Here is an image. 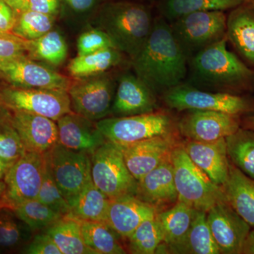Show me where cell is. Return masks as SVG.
I'll return each mask as SVG.
<instances>
[{
  "label": "cell",
  "mask_w": 254,
  "mask_h": 254,
  "mask_svg": "<svg viewBox=\"0 0 254 254\" xmlns=\"http://www.w3.org/2000/svg\"><path fill=\"white\" fill-rule=\"evenodd\" d=\"M131 64L137 77L157 95L182 83L188 71V59L163 16L154 18L149 37Z\"/></svg>",
  "instance_id": "obj_1"
},
{
  "label": "cell",
  "mask_w": 254,
  "mask_h": 254,
  "mask_svg": "<svg viewBox=\"0 0 254 254\" xmlns=\"http://www.w3.org/2000/svg\"><path fill=\"white\" fill-rule=\"evenodd\" d=\"M227 38L188 60V84L212 92L242 95L254 91V70L227 48Z\"/></svg>",
  "instance_id": "obj_2"
},
{
  "label": "cell",
  "mask_w": 254,
  "mask_h": 254,
  "mask_svg": "<svg viewBox=\"0 0 254 254\" xmlns=\"http://www.w3.org/2000/svg\"><path fill=\"white\" fill-rule=\"evenodd\" d=\"M154 18L147 6L120 1L106 5L96 21L117 49L133 59L144 46L153 28Z\"/></svg>",
  "instance_id": "obj_3"
},
{
  "label": "cell",
  "mask_w": 254,
  "mask_h": 254,
  "mask_svg": "<svg viewBox=\"0 0 254 254\" xmlns=\"http://www.w3.org/2000/svg\"><path fill=\"white\" fill-rule=\"evenodd\" d=\"M170 159L179 201L207 213L219 202L225 200L222 187L214 183L190 160L182 143L175 147Z\"/></svg>",
  "instance_id": "obj_4"
},
{
  "label": "cell",
  "mask_w": 254,
  "mask_h": 254,
  "mask_svg": "<svg viewBox=\"0 0 254 254\" xmlns=\"http://www.w3.org/2000/svg\"><path fill=\"white\" fill-rule=\"evenodd\" d=\"M177 122L170 113L158 110L133 116L108 117L96 125L108 141L127 145L153 137L176 134Z\"/></svg>",
  "instance_id": "obj_5"
},
{
  "label": "cell",
  "mask_w": 254,
  "mask_h": 254,
  "mask_svg": "<svg viewBox=\"0 0 254 254\" xmlns=\"http://www.w3.org/2000/svg\"><path fill=\"white\" fill-rule=\"evenodd\" d=\"M91 160L92 181L110 200L136 195L138 181L127 168L121 145L107 141Z\"/></svg>",
  "instance_id": "obj_6"
},
{
  "label": "cell",
  "mask_w": 254,
  "mask_h": 254,
  "mask_svg": "<svg viewBox=\"0 0 254 254\" xmlns=\"http://www.w3.org/2000/svg\"><path fill=\"white\" fill-rule=\"evenodd\" d=\"M223 11H200L184 15L170 23L173 36L187 59L226 38Z\"/></svg>",
  "instance_id": "obj_7"
},
{
  "label": "cell",
  "mask_w": 254,
  "mask_h": 254,
  "mask_svg": "<svg viewBox=\"0 0 254 254\" xmlns=\"http://www.w3.org/2000/svg\"><path fill=\"white\" fill-rule=\"evenodd\" d=\"M165 104L177 111L210 110L242 115L254 111L253 100L231 93L199 89L182 83L162 94Z\"/></svg>",
  "instance_id": "obj_8"
},
{
  "label": "cell",
  "mask_w": 254,
  "mask_h": 254,
  "mask_svg": "<svg viewBox=\"0 0 254 254\" xmlns=\"http://www.w3.org/2000/svg\"><path fill=\"white\" fill-rule=\"evenodd\" d=\"M74 79L67 91L73 113L94 122L110 117L118 85L113 74L107 71Z\"/></svg>",
  "instance_id": "obj_9"
},
{
  "label": "cell",
  "mask_w": 254,
  "mask_h": 254,
  "mask_svg": "<svg viewBox=\"0 0 254 254\" xmlns=\"http://www.w3.org/2000/svg\"><path fill=\"white\" fill-rule=\"evenodd\" d=\"M0 103L11 111L36 114L56 122L72 112L67 91L61 89L18 88L5 83L0 86Z\"/></svg>",
  "instance_id": "obj_10"
},
{
  "label": "cell",
  "mask_w": 254,
  "mask_h": 254,
  "mask_svg": "<svg viewBox=\"0 0 254 254\" xmlns=\"http://www.w3.org/2000/svg\"><path fill=\"white\" fill-rule=\"evenodd\" d=\"M46 155L53 178L69 203L92 180L91 155L59 143Z\"/></svg>",
  "instance_id": "obj_11"
},
{
  "label": "cell",
  "mask_w": 254,
  "mask_h": 254,
  "mask_svg": "<svg viewBox=\"0 0 254 254\" xmlns=\"http://www.w3.org/2000/svg\"><path fill=\"white\" fill-rule=\"evenodd\" d=\"M46 153L26 151L8 170L4 206L9 208L38 196L46 171Z\"/></svg>",
  "instance_id": "obj_12"
},
{
  "label": "cell",
  "mask_w": 254,
  "mask_h": 254,
  "mask_svg": "<svg viewBox=\"0 0 254 254\" xmlns=\"http://www.w3.org/2000/svg\"><path fill=\"white\" fill-rule=\"evenodd\" d=\"M0 79L18 88L68 91L72 80L47 65L28 58H15L0 65Z\"/></svg>",
  "instance_id": "obj_13"
},
{
  "label": "cell",
  "mask_w": 254,
  "mask_h": 254,
  "mask_svg": "<svg viewBox=\"0 0 254 254\" xmlns=\"http://www.w3.org/2000/svg\"><path fill=\"white\" fill-rule=\"evenodd\" d=\"M178 122L179 133L187 140L212 141L225 138L242 125L240 115L210 110H187Z\"/></svg>",
  "instance_id": "obj_14"
},
{
  "label": "cell",
  "mask_w": 254,
  "mask_h": 254,
  "mask_svg": "<svg viewBox=\"0 0 254 254\" xmlns=\"http://www.w3.org/2000/svg\"><path fill=\"white\" fill-rule=\"evenodd\" d=\"M207 220L220 254H242L251 226L226 200L207 212Z\"/></svg>",
  "instance_id": "obj_15"
},
{
  "label": "cell",
  "mask_w": 254,
  "mask_h": 254,
  "mask_svg": "<svg viewBox=\"0 0 254 254\" xmlns=\"http://www.w3.org/2000/svg\"><path fill=\"white\" fill-rule=\"evenodd\" d=\"M180 143L176 133L153 137L121 146L127 168L138 181L170 159L173 150Z\"/></svg>",
  "instance_id": "obj_16"
},
{
  "label": "cell",
  "mask_w": 254,
  "mask_h": 254,
  "mask_svg": "<svg viewBox=\"0 0 254 254\" xmlns=\"http://www.w3.org/2000/svg\"><path fill=\"white\" fill-rule=\"evenodd\" d=\"M158 109L157 95L135 73H125L118 79L110 117H128Z\"/></svg>",
  "instance_id": "obj_17"
},
{
  "label": "cell",
  "mask_w": 254,
  "mask_h": 254,
  "mask_svg": "<svg viewBox=\"0 0 254 254\" xmlns=\"http://www.w3.org/2000/svg\"><path fill=\"white\" fill-rule=\"evenodd\" d=\"M11 112L13 123L26 151L45 154L59 143L58 124L55 120L26 112Z\"/></svg>",
  "instance_id": "obj_18"
},
{
  "label": "cell",
  "mask_w": 254,
  "mask_h": 254,
  "mask_svg": "<svg viewBox=\"0 0 254 254\" xmlns=\"http://www.w3.org/2000/svg\"><path fill=\"white\" fill-rule=\"evenodd\" d=\"M59 143L68 149L89 155L108 141L97 127L96 122L71 112L57 121Z\"/></svg>",
  "instance_id": "obj_19"
},
{
  "label": "cell",
  "mask_w": 254,
  "mask_h": 254,
  "mask_svg": "<svg viewBox=\"0 0 254 254\" xmlns=\"http://www.w3.org/2000/svg\"><path fill=\"white\" fill-rule=\"evenodd\" d=\"M136 196L154 207L158 212L178 201L171 159L160 164L138 180Z\"/></svg>",
  "instance_id": "obj_20"
},
{
  "label": "cell",
  "mask_w": 254,
  "mask_h": 254,
  "mask_svg": "<svg viewBox=\"0 0 254 254\" xmlns=\"http://www.w3.org/2000/svg\"><path fill=\"white\" fill-rule=\"evenodd\" d=\"M190 160L218 186L228 179L230 161L227 155L225 138L212 141L187 140L182 143Z\"/></svg>",
  "instance_id": "obj_21"
},
{
  "label": "cell",
  "mask_w": 254,
  "mask_h": 254,
  "mask_svg": "<svg viewBox=\"0 0 254 254\" xmlns=\"http://www.w3.org/2000/svg\"><path fill=\"white\" fill-rule=\"evenodd\" d=\"M158 213L156 208L136 195H127L110 200L105 222L126 241L142 222Z\"/></svg>",
  "instance_id": "obj_22"
},
{
  "label": "cell",
  "mask_w": 254,
  "mask_h": 254,
  "mask_svg": "<svg viewBox=\"0 0 254 254\" xmlns=\"http://www.w3.org/2000/svg\"><path fill=\"white\" fill-rule=\"evenodd\" d=\"M226 38L245 63L254 66V5L250 1L232 9Z\"/></svg>",
  "instance_id": "obj_23"
},
{
  "label": "cell",
  "mask_w": 254,
  "mask_h": 254,
  "mask_svg": "<svg viewBox=\"0 0 254 254\" xmlns=\"http://www.w3.org/2000/svg\"><path fill=\"white\" fill-rule=\"evenodd\" d=\"M225 200L250 226L254 227V180L230 162V174L222 187Z\"/></svg>",
  "instance_id": "obj_24"
},
{
  "label": "cell",
  "mask_w": 254,
  "mask_h": 254,
  "mask_svg": "<svg viewBox=\"0 0 254 254\" xmlns=\"http://www.w3.org/2000/svg\"><path fill=\"white\" fill-rule=\"evenodd\" d=\"M196 211L190 205L178 200L171 208L157 213L163 237V243L157 254H165L168 248L181 242L190 230Z\"/></svg>",
  "instance_id": "obj_25"
},
{
  "label": "cell",
  "mask_w": 254,
  "mask_h": 254,
  "mask_svg": "<svg viewBox=\"0 0 254 254\" xmlns=\"http://www.w3.org/2000/svg\"><path fill=\"white\" fill-rule=\"evenodd\" d=\"M165 254H220L207 220V213L197 210L190 230L181 242L170 247Z\"/></svg>",
  "instance_id": "obj_26"
},
{
  "label": "cell",
  "mask_w": 254,
  "mask_h": 254,
  "mask_svg": "<svg viewBox=\"0 0 254 254\" xmlns=\"http://www.w3.org/2000/svg\"><path fill=\"white\" fill-rule=\"evenodd\" d=\"M110 201L91 180L68 203L70 212L67 216L84 221L105 222Z\"/></svg>",
  "instance_id": "obj_27"
},
{
  "label": "cell",
  "mask_w": 254,
  "mask_h": 254,
  "mask_svg": "<svg viewBox=\"0 0 254 254\" xmlns=\"http://www.w3.org/2000/svg\"><path fill=\"white\" fill-rule=\"evenodd\" d=\"M33 235L31 228L12 208L0 206V253H21Z\"/></svg>",
  "instance_id": "obj_28"
},
{
  "label": "cell",
  "mask_w": 254,
  "mask_h": 254,
  "mask_svg": "<svg viewBox=\"0 0 254 254\" xmlns=\"http://www.w3.org/2000/svg\"><path fill=\"white\" fill-rule=\"evenodd\" d=\"M23 45L28 58L51 66L63 64L68 55V46L64 38L55 29L36 40L23 41Z\"/></svg>",
  "instance_id": "obj_29"
},
{
  "label": "cell",
  "mask_w": 254,
  "mask_h": 254,
  "mask_svg": "<svg viewBox=\"0 0 254 254\" xmlns=\"http://www.w3.org/2000/svg\"><path fill=\"white\" fill-rule=\"evenodd\" d=\"M123 53L115 48L78 55L68 65V71L73 78L107 72L123 63Z\"/></svg>",
  "instance_id": "obj_30"
},
{
  "label": "cell",
  "mask_w": 254,
  "mask_h": 254,
  "mask_svg": "<svg viewBox=\"0 0 254 254\" xmlns=\"http://www.w3.org/2000/svg\"><path fill=\"white\" fill-rule=\"evenodd\" d=\"M82 237L95 254H126L122 238L105 222L79 220Z\"/></svg>",
  "instance_id": "obj_31"
},
{
  "label": "cell",
  "mask_w": 254,
  "mask_h": 254,
  "mask_svg": "<svg viewBox=\"0 0 254 254\" xmlns=\"http://www.w3.org/2000/svg\"><path fill=\"white\" fill-rule=\"evenodd\" d=\"M52 237L62 254H95L82 237L79 220L63 216L45 231Z\"/></svg>",
  "instance_id": "obj_32"
},
{
  "label": "cell",
  "mask_w": 254,
  "mask_h": 254,
  "mask_svg": "<svg viewBox=\"0 0 254 254\" xmlns=\"http://www.w3.org/2000/svg\"><path fill=\"white\" fill-rule=\"evenodd\" d=\"M249 0H164L162 16L169 23L184 15L200 11H226L245 4Z\"/></svg>",
  "instance_id": "obj_33"
},
{
  "label": "cell",
  "mask_w": 254,
  "mask_h": 254,
  "mask_svg": "<svg viewBox=\"0 0 254 254\" xmlns=\"http://www.w3.org/2000/svg\"><path fill=\"white\" fill-rule=\"evenodd\" d=\"M225 141L230 161L254 180V131L241 127Z\"/></svg>",
  "instance_id": "obj_34"
},
{
  "label": "cell",
  "mask_w": 254,
  "mask_h": 254,
  "mask_svg": "<svg viewBox=\"0 0 254 254\" xmlns=\"http://www.w3.org/2000/svg\"><path fill=\"white\" fill-rule=\"evenodd\" d=\"M126 242V250L128 253H158L159 248L163 243V237L156 215L142 222Z\"/></svg>",
  "instance_id": "obj_35"
},
{
  "label": "cell",
  "mask_w": 254,
  "mask_h": 254,
  "mask_svg": "<svg viewBox=\"0 0 254 254\" xmlns=\"http://www.w3.org/2000/svg\"><path fill=\"white\" fill-rule=\"evenodd\" d=\"M11 208L31 228L34 235L46 231L63 217L37 198L21 202Z\"/></svg>",
  "instance_id": "obj_36"
},
{
  "label": "cell",
  "mask_w": 254,
  "mask_h": 254,
  "mask_svg": "<svg viewBox=\"0 0 254 254\" xmlns=\"http://www.w3.org/2000/svg\"><path fill=\"white\" fill-rule=\"evenodd\" d=\"M26 152L13 123L12 112L0 103V158L14 164Z\"/></svg>",
  "instance_id": "obj_37"
},
{
  "label": "cell",
  "mask_w": 254,
  "mask_h": 254,
  "mask_svg": "<svg viewBox=\"0 0 254 254\" xmlns=\"http://www.w3.org/2000/svg\"><path fill=\"white\" fill-rule=\"evenodd\" d=\"M55 17L26 10L16 14V22L11 32L23 41L36 40L53 29Z\"/></svg>",
  "instance_id": "obj_38"
},
{
  "label": "cell",
  "mask_w": 254,
  "mask_h": 254,
  "mask_svg": "<svg viewBox=\"0 0 254 254\" xmlns=\"http://www.w3.org/2000/svg\"><path fill=\"white\" fill-rule=\"evenodd\" d=\"M46 171L36 198L63 216H67L70 212L69 204L53 178L46 155Z\"/></svg>",
  "instance_id": "obj_39"
},
{
  "label": "cell",
  "mask_w": 254,
  "mask_h": 254,
  "mask_svg": "<svg viewBox=\"0 0 254 254\" xmlns=\"http://www.w3.org/2000/svg\"><path fill=\"white\" fill-rule=\"evenodd\" d=\"M115 48L109 36L98 28L83 32L77 40L78 55H85L106 48Z\"/></svg>",
  "instance_id": "obj_40"
},
{
  "label": "cell",
  "mask_w": 254,
  "mask_h": 254,
  "mask_svg": "<svg viewBox=\"0 0 254 254\" xmlns=\"http://www.w3.org/2000/svg\"><path fill=\"white\" fill-rule=\"evenodd\" d=\"M21 253L26 254H62L52 237L46 232H38L33 235Z\"/></svg>",
  "instance_id": "obj_41"
},
{
  "label": "cell",
  "mask_w": 254,
  "mask_h": 254,
  "mask_svg": "<svg viewBox=\"0 0 254 254\" xmlns=\"http://www.w3.org/2000/svg\"><path fill=\"white\" fill-rule=\"evenodd\" d=\"M24 55L26 53L23 40L0 38V65Z\"/></svg>",
  "instance_id": "obj_42"
},
{
  "label": "cell",
  "mask_w": 254,
  "mask_h": 254,
  "mask_svg": "<svg viewBox=\"0 0 254 254\" xmlns=\"http://www.w3.org/2000/svg\"><path fill=\"white\" fill-rule=\"evenodd\" d=\"M60 0H29L28 10L56 16L59 14Z\"/></svg>",
  "instance_id": "obj_43"
},
{
  "label": "cell",
  "mask_w": 254,
  "mask_h": 254,
  "mask_svg": "<svg viewBox=\"0 0 254 254\" xmlns=\"http://www.w3.org/2000/svg\"><path fill=\"white\" fill-rule=\"evenodd\" d=\"M16 19V13L4 0H0V29L11 32Z\"/></svg>",
  "instance_id": "obj_44"
},
{
  "label": "cell",
  "mask_w": 254,
  "mask_h": 254,
  "mask_svg": "<svg viewBox=\"0 0 254 254\" xmlns=\"http://www.w3.org/2000/svg\"><path fill=\"white\" fill-rule=\"evenodd\" d=\"M70 9L77 14H85L94 7L96 0H61Z\"/></svg>",
  "instance_id": "obj_45"
},
{
  "label": "cell",
  "mask_w": 254,
  "mask_h": 254,
  "mask_svg": "<svg viewBox=\"0 0 254 254\" xmlns=\"http://www.w3.org/2000/svg\"><path fill=\"white\" fill-rule=\"evenodd\" d=\"M4 1L14 9L16 14L28 10L29 0H4Z\"/></svg>",
  "instance_id": "obj_46"
},
{
  "label": "cell",
  "mask_w": 254,
  "mask_h": 254,
  "mask_svg": "<svg viewBox=\"0 0 254 254\" xmlns=\"http://www.w3.org/2000/svg\"><path fill=\"white\" fill-rule=\"evenodd\" d=\"M242 254H254V230H251L249 234L244 246Z\"/></svg>",
  "instance_id": "obj_47"
},
{
  "label": "cell",
  "mask_w": 254,
  "mask_h": 254,
  "mask_svg": "<svg viewBox=\"0 0 254 254\" xmlns=\"http://www.w3.org/2000/svg\"><path fill=\"white\" fill-rule=\"evenodd\" d=\"M241 127L254 131V115H248L242 119Z\"/></svg>",
  "instance_id": "obj_48"
},
{
  "label": "cell",
  "mask_w": 254,
  "mask_h": 254,
  "mask_svg": "<svg viewBox=\"0 0 254 254\" xmlns=\"http://www.w3.org/2000/svg\"><path fill=\"white\" fill-rule=\"evenodd\" d=\"M13 164H10L0 158V180H4L8 170L11 168Z\"/></svg>",
  "instance_id": "obj_49"
},
{
  "label": "cell",
  "mask_w": 254,
  "mask_h": 254,
  "mask_svg": "<svg viewBox=\"0 0 254 254\" xmlns=\"http://www.w3.org/2000/svg\"><path fill=\"white\" fill-rule=\"evenodd\" d=\"M6 185L4 180H0V206H4Z\"/></svg>",
  "instance_id": "obj_50"
},
{
  "label": "cell",
  "mask_w": 254,
  "mask_h": 254,
  "mask_svg": "<svg viewBox=\"0 0 254 254\" xmlns=\"http://www.w3.org/2000/svg\"><path fill=\"white\" fill-rule=\"evenodd\" d=\"M0 38H9V39L21 40V38L15 36V35L13 34L11 32L4 31L1 29H0Z\"/></svg>",
  "instance_id": "obj_51"
},
{
  "label": "cell",
  "mask_w": 254,
  "mask_h": 254,
  "mask_svg": "<svg viewBox=\"0 0 254 254\" xmlns=\"http://www.w3.org/2000/svg\"><path fill=\"white\" fill-rule=\"evenodd\" d=\"M249 1H250V2H251V3H252V4L254 5V0H249Z\"/></svg>",
  "instance_id": "obj_52"
}]
</instances>
